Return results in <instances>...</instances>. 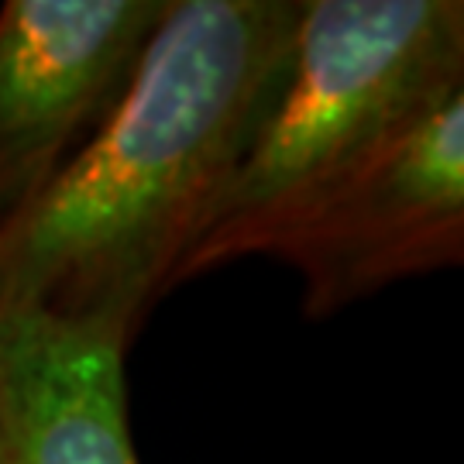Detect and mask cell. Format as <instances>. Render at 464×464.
<instances>
[{"label":"cell","mask_w":464,"mask_h":464,"mask_svg":"<svg viewBox=\"0 0 464 464\" xmlns=\"http://www.w3.org/2000/svg\"><path fill=\"white\" fill-rule=\"evenodd\" d=\"M0 464H7V450H4V430H0Z\"/></svg>","instance_id":"obj_6"},{"label":"cell","mask_w":464,"mask_h":464,"mask_svg":"<svg viewBox=\"0 0 464 464\" xmlns=\"http://www.w3.org/2000/svg\"><path fill=\"white\" fill-rule=\"evenodd\" d=\"M464 86L461 0H303L262 124L172 289L268 241L430 100Z\"/></svg>","instance_id":"obj_2"},{"label":"cell","mask_w":464,"mask_h":464,"mask_svg":"<svg viewBox=\"0 0 464 464\" xmlns=\"http://www.w3.org/2000/svg\"><path fill=\"white\" fill-rule=\"evenodd\" d=\"M169 0L0 7V224L21 214L124 97Z\"/></svg>","instance_id":"obj_4"},{"label":"cell","mask_w":464,"mask_h":464,"mask_svg":"<svg viewBox=\"0 0 464 464\" xmlns=\"http://www.w3.org/2000/svg\"><path fill=\"white\" fill-rule=\"evenodd\" d=\"M262 258L303 279V314L327 320L385 285L464 262V86L402 128L282 227Z\"/></svg>","instance_id":"obj_3"},{"label":"cell","mask_w":464,"mask_h":464,"mask_svg":"<svg viewBox=\"0 0 464 464\" xmlns=\"http://www.w3.org/2000/svg\"><path fill=\"white\" fill-rule=\"evenodd\" d=\"M303 0H169L124 97L0 224V310L131 344L279 90Z\"/></svg>","instance_id":"obj_1"},{"label":"cell","mask_w":464,"mask_h":464,"mask_svg":"<svg viewBox=\"0 0 464 464\" xmlns=\"http://www.w3.org/2000/svg\"><path fill=\"white\" fill-rule=\"evenodd\" d=\"M128 344L42 310H0V430L7 464H138Z\"/></svg>","instance_id":"obj_5"}]
</instances>
